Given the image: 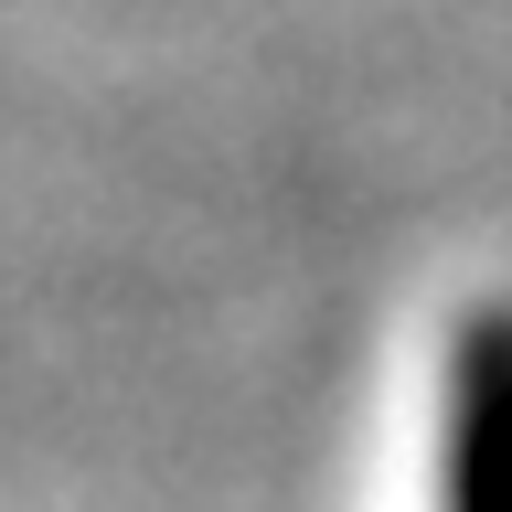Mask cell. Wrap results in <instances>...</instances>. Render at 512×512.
I'll return each instance as SVG.
<instances>
[{"instance_id":"6da1fadb","label":"cell","mask_w":512,"mask_h":512,"mask_svg":"<svg viewBox=\"0 0 512 512\" xmlns=\"http://www.w3.org/2000/svg\"><path fill=\"white\" fill-rule=\"evenodd\" d=\"M448 512H512V320H480L448 374Z\"/></svg>"}]
</instances>
